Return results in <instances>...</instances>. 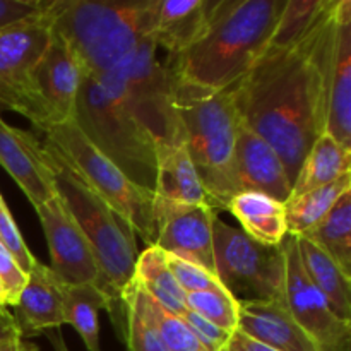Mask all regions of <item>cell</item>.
Returning a JSON list of instances; mask_svg holds the SVG:
<instances>
[{"instance_id": "6da1fadb", "label": "cell", "mask_w": 351, "mask_h": 351, "mask_svg": "<svg viewBox=\"0 0 351 351\" xmlns=\"http://www.w3.org/2000/svg\"><path fill=\"white\" fill-rule=\"evenodd\" d=\"M350 10V0H328L297 41L267 47L230 88L240 122L276 151L291 189L312 144L326 132L338 31Z\"/></svg>"}, {"instance_id": "7a4b0ae2", "label": "cell", "mask_w": 351, "mask_h": 351, "mask_svg": "<svg viewBox=\"0 0 351 351\" xmlns=\"http://www.w3.org/2000/svg\"><path fill=\"white\" fill-rule=\"evenodd\" d=\"M287 0H211L194 43L163 62L173 101L206 98L235 86L273 38Z\"/></svg>"}, {"instance_id": "3957f363", "label": "cell", "mask_w": 351, "mask_h": 351, "mask_svg": "<svg viewBox=\"0 0 351 351\" xmlns=\"http://www.w3.org/2000/svg\"><path fill=\"white\" fill-rule=\"evenodd\" d=\"M158 0H51L53 29L89 74H105L151 38Z\"/></svg>"}, {"instance_id": "277c9868", "label": "cell", "mask_w": 351, "mask_h": 351, "mask_svg": "<svg viewBox=\"0 0 351 351\" xmlns=\"http://www.w3.org/2000/svg\"><path fill=\"white\" fill-rule=\"evenodd\" d=\"M43 147L55 191L91 245L101 273L99 290L108 297L113 314V308L122 305V295L136 271L139 254L132 230L75 173L71 163L51 144L43 141Z\"/></svg>"}, {"instance_id": "5b68a950", "label": "cell", "mask_w": 351, "mask_h": 351, "mask_svg": "<svg viewBox=\"0 0 351 351\" xmlns=\"http://www.w3.org/2000/svg\"><path fill=\"white\" fill-rule=\"evenodd\" d=\"M72 120L86 139L130 182L154 194L156 144L136 117L103 88L96 75L86 71Z\"/></svg>"}, {"instance_id": "8992f818", "label": "cell", "mask_w": 351, "mask_h": 351, "mask_svg": "<svg viewBox=\"0 0 351 351\" xmlns=\"http://www.w3.org/2000/svg\"><path fill=\"white\" fill-rule=\"evenodd\" d=\"M187 149L199 182L215 213L226 211L239 194L235 178V137L239 125L232 89L206 98L177 101Z\"/></svg>"}, {"instance_id": "52a82bcc", "label": "cell", "mask_w": 351, "mask_h": 351, "mask_svg": "<svg viewBox=\"0 0 351 351\" xmlns=\"http://www.w3.org/2000/svg\"><path fill=\"white\" fill-rule=\"evenodd\" d=\"M156 51V45L147 38L108 72L93 75L147 130L160 158L184 146V129L167 69L158 60Z\"/></svg>"}, {"instance_id": "ba28073f", "label": "cell", "mask_w": 351, "mask_h": 351, "mask_svg": "<svg viewBox=\"0 0 351 351\" xmlns=\"http://www.w3.org/2000/svg\"><path fill=\"white\" fill-rule=\"evenodd\" d=\"M45 141L71 163L75 173L117 213L147 247L156 243L154 194L130 182L79 130L74 120L45 130Z\"/></svg>"}, {"instance_id": "9c48e42d", "label": "cell", "mask_w": 351, "mask_h": 351, "mask_svg": "<svg viewBox=\"0 0 351 351\" xmlns=\"http://www.w3.org/2000/svg\"><path fill=\"white\" fill-rule=\"evenodd\" d=\"M215 274L237 302L285 300L283 247L266 245L215 218Z\"/></svg>"}, {"instance_id": "30bf717a", "label": "cell", "mask_w": 351, "mask_h": 351, "mask_svg": "<svg viewBox=\"0 0 351 351\" xmlns=\"http://www.w3.org/2000/svg\"><path fill=\"white\" fill-rule=\"evenodd\" d=\"M51 3V0H50ZM0 29V105L40 127L33 71L50 43L53 23L48 9Z\"/></svg>"}, {"instance_id": "8fae6325", "label": "cell", "mask_w": 351, "mask_h": 351, "mask_svg": "<svg viewBox=\"0 0 351 351\" xmlns=\"http://www.w3.org/2000/svg\"><path fill=\"white\" fill-rule=\"evenodd\" d=\"M285 254V304L291 317L317 343L321 351H348L351 322L332 312L328 298L314 287L302 266L297 237L287 233L281 240Z\"/></svg>"}, {"instance_id": "7c38bea8", "label": "cell", "mask_w": 351, "mask_h": 351, "mask_svg": "<svg viewBox=\"0 0 351 351\" xmlns=\"http://www.w3.org/2000/svg\"><path fill=\"white\" fill-rule=\"evenodd\" d=\"M82 75L84 67L75 51L53 29L50 43L33 71V93L40 117L38 129L45 132L74 119Z\"/></svg>"}, {"instance_id": "4fadbf2b", "label": "cell", "mask_w": 351, "mask_h": 351, "mask_svg": "<svg viewBox=\"0 0 351 351\" xmlns=\"http://www.w3.org/2000/svg\"><path fill=\"white\" fill-rule=\"evenodd\" d=\"M34 209L48 243L50 269L57 280L65 287H101V273L91 245L60 195H53L50 201Z\"/></svg>"}, {"instance_id": "5bb4252c", "label": "cell", "mask_w": 351, "mask_h": 351, "mask_svg": "<svg viewBox=\"0 0 351 351\" xmlns=\"http://www.w3.org/2000/svg\"><path fill=\"white\" fill-rule=\"evenodd\" d=\"M156 243L165 254L191 261L215 274L213 223L216 213L208 204L170 208L154 204ZM216 276V274H215Z\"/></svg>"}, {"instance_id": "9a60e30c", "label": "cell", "mask_w": 351, "mask_h": 351, "mask_svg": "<svg viewBox=\"0 0 351 351\" xmlns=\"http://www.w3.org/2000/svg\"><path fill=\"white\" fill-rule=\"evenodd\" d=\"M0 165L19 185L34 208L50 201L55 191L53 177L45 156L43 143L27 130L10 127L0 115Z\"/></svg>"}, {"instance_id": "2e32d148", "label": "cell", "mask_w": 351, "mask_h": 351, "mask_svg": "<svg viewBox=\"0 0 351 351\" xmlns=\"http://www.w3.org/2000/svg\"><path fill=\"white\" fill-rule=\"evenodd\" d=\"M235 178L240 192H261L283 204L290 199L291 184L281 158L240 119L235 137Z\"/></svg>"}, {"instance_id": "e0dca14e", "label": "cell", "mask_w": 351, "mask_h": 351, "mask_svg": "<svg viewBox=\"0 0 351 351\" xmlns=\"http://www.w3.org/2000/svg\"><path fill=\"white\" fill-rule=\"evenodd\" d=\"M14 308V324L23 339L57 331L65 324L64 285L50 267L38 261L27 274V283Z\"/></svg>"}, {"instance_id": "ac0fdd59", "label": "cell", "mask_w": 351, "mask_h": 351, "mask_svg": "<svg viewBox=\"0 0 351 351\" xmlns=\"http://www.w3.org/2000/svg\"><path fill=\"white\" fill-rule=\"evenodd\" d=\"M239 329L276 351H321L291 317L285 300L239 302Z\"/></svg>"}, {"instance_id": "d6986e66", "label": "cell", "mask_w": 351, "mask_h": 351, "mask_svg": "<svg viewBox=\"0 0 351 351\" xmlns=\"http://www.w3.org/2000/svg\"><path fill=\"white\" fill-rule=\"evenodd\" d=\"M211 0H158L151 40L167 57L184 51L201 34Z\"/></svg>"}, {"instance_id": "ffe728a7", "label": "cell", "mask_w": 351, "mask_h": 351, "mask_svg": "<svg viewBox=\"0 0 351 351\" xmlns=\"http://www.w3.org/2000/svg\"><path fill=\"white\" fill-rule=\"evenodd\" d=\"M326 134L351 149V10L339 24Z\"/></svg>"}, {"instance_id": "44dd1931", "label": "cell", "mask_w": 351, "mask_h": 351, "mask_svg": "<svg viewBox=\"0 0 351 351\" xmlns=\"http://www.w3.org/2000/svg\"><path fill=\"white\" fill-rule=\"evenodd\" d=\"M154 204L170 206V208L209 206L208 195L199 182L185 146L175 147L158 158Z\"/></svg>"}, {"instance_id": "7402d4cb", "label": "cell", "mask_w": 351, "mask_h": 351, "mask_svg": "<svg viewBox=\"0 0 351 351\" xmlns=\"http://www.w3.org/2000/svg\"><path fill=\"white\" fill-rule=\"evenodd\" d=\"M302 266L314 287L328 298L332 312L341 321L351 322V278L319 245L297 237Z\"/></svg>"}, {"instance_id": "603a6c76", "label": "cell", "mask_w": 351, "mask_h": 351, "mask_svg": "<svg viewBox=\"0 0 351 351\" xmlns=\"http://www.w3.org/2000/svg\"><path fill=\"white\" fill-rule=\"evenodd\" d=\"M226 211L239 219L243 233L266 245H280L288 233L285 204L261 192H240Z\"/></svg>"}, {"instance_id": "cb8c5ba5", "label": "cell", "mask_w": 351, "mask_h": 351, "mask_svg": "<svg viewBox=\"0 0 351 351\" xmlns=\"http://www.w3.org/2000/svg\"><path fill=\"white\" fill-rule=\"evenodd\" d=\"M348 173H351V149L341 146L338 141L324 132L312 144L311 151L305 156L295 178L290 199L300 197L314 189L332 184Z\"/></svg>"}, {"instance_id": "d4e9b609", "label": "cell", "mask_w": 351, "mask_h": 351, "mask_svg": "<svg viewBox=\"0 0 351 351\" xmlns=\"http://www.w3.org/2000/svg\"><path fill=\"white\" fill-rule=\"evenodd\" d=\"M134 280L168 314L182 317L187 311L185 305L187 295L178 287L177 280L171 274L165 259V252L156 245L146 247V250L137 256Z\"/></svg>"}, {"instance_id": "484cf974", "label": "cell", "mask_w": 351, "mask_h": 351, "mask_svg": "<svg viewBox=\"0 0 351 351\" xmlns=\"http://www.w3.org/2000/svg\"><path fill=\"white\" fill-rule=\"evenodd\" d=\"M351 191V173L332 184L314 189L300 197L285 202V219L290 235L304 237L328 216L345 192Z\"/></svg>"}, {"instance_id": "4316f807", "label": "cell", "mask_w": 351, "mask_h": 351, "mask_svg": "<svg viewBox=\"0 0 351 351\" xmlns=\"http://www.w3.org/2000/svg\"><path fill=\"white\" fill-rule=\"evenodd\" d=\"M65 324H71L84 341L88 351H101L99 346V311L112 312L108 297L95 285L65 287L64 285Z\"/></svg>"}, {"instance_id": "83f0119b", "label": "cell", "mask_w": 351, "mask_h": 351, "mask_svg": "<svg viewBox=\"0 0 351 351\" xmlns=\"http://www.w3.org/2000/svg\"><path fill=\"white\" fill-rule=\"evenodd\" d=\"M304 239L321 247L351 278V191L338 199L328 216Z\"/></svg>"}, {"instance_id": "f1b7e54d", "label": "cell", "mask_w": 351, "mask_h": 351, "mask_svg": "<svg viewBox=\"0 0 351 351\" xmlns=\"http://www.w3.org/2000/svg\"><path fill=\"white\" fill-rule=\"evenodd\" d=\"M125 307V341L129 351H167L154 324L151 297L132 278L122 295Z\"/></svg>"}, {"instance_id": "f546056e", "label": "cell", "mask_w": 351, "mask_h": 351, "mask_svg": "<svg viewBox=\"0 0 351 351\" xmlns=\"http://www.w3.org/2000/svg\"><path fill=\"white\" fill-rule=\"evenodd\" d=\"M185 305L225 331L235 332L239 328V302L223 287L187 293Z\"/></svg>"}, {"instance_id": "4dcf8cb0", "label": "cell", "mask_w": 351, "mask_h": 351, "mask_svg": "<svg viewBox=\"0 0 351 351\" xmlns=\"http://www.w3.org/2000/svg\"><path fill=\"white\" fill-rule=\"evenodd\" d=\"M326 3L328 0H287L267 47L283 48L297 41L321 14Z\"/></svg>"}, {"instance_id": "1f68e13d", "label": "cell", "mask_w": 351, "mask_h": 351, "mask_svg": "<svg viewBox=\"0 0 351 351\" xmlns=\"http://www.w3.org/2000/svg\"><path fill=\"white\" fill-rule=\"evenodd\" d=\"M151 312L167 351H206L184 319L168 314L153 298H151Z\"/></svg>"}, {"instance_id": "d6a6232c", "label": "cell", "mask_w": 351, "mask_h": 351, "mask_svg": "<svg viewBox=\"0 0 351 351\" xmlns=\"http://www.w3.org/2000/svg\"><path fill=\"white\" fill-rule=\"evenodd\" d=\"M0 243L9 250V254L16 259L21 269L26 274H29L34 264L38 263V259L27 249L26 242H24L19 228L16 226V221H14L2 194H0Z\"/></svg>"}, {"instance_id": "836d02e7", "label": "cell", "mask_w": 351, "mask_h": 351, "mask_svg": "<svg viewBox=\"0 0 351 351\" xmlns=\"http://www.w3.org/2000/svg\"><path fill=\"white\" fill-rule=\"evenodd\" d=\"M165 259H167L168 267H170L171 274L177 280L178 287L185 291V295L221 287V283H219L215 274L208 273L204 267L197 266L191 261L180 259V257L171 256V254H165Z\"/></svg>"}, {"instance_id": "e575fe53", "label": "cell", "mask_w": 351, "mask_h": 351, "mask_svg": "<svg viewBox=\"0 0 351 351\" xmlns=\"http://www.w3.org/2000/svg\"><path fill=\"white\" fill-rule=\"evenodd\" d=\"M182 319H184L185 324L189 326V329L194 332V336L199 339V343L204 346L206 351L228 350L230 339H232L233 332L218 328L216 324L206 321L204 317H201V315L195 314V312L189 311V308L184 312Z\"/></svg>"}, {"instance_id": "d590c367", "label": "cell", "mask_w": 351, "mask_h": 351, "mask_svg": "<svg viewBox=\"0 0 351 351\" xmlns=\"http://www.w3.org/2000/svg\"><path fill=\"white\" fill-rule=\"evenodd\" d=\"M0 281L5 291V304L14 307L21 291L27 283V274L16 263L9 250L0 243Z\"/></svg>"}, {"instance_id": "8d00e7d4", "label": "cell", "mask_w": 351, "mask_h": 351, "mask_svg": "<svg viewBox=\"0 0 351 351\" xmlns=\"http://www.w3.org/2000/svg\"><path fill=\"white\" fill-rule=\"evenodd\" d=\"M50 0H0V29L43 12Z\"/></svg>"}, {"instance_id": "74e56055", "label": "cell", "mask_w": 351, "mask_h": 351, "mask_svg": "<svg viewBox=\"0 0 351 351\" xmlns=\"http://www.w3.org/2000/svg\"><path fill=\"white\" fill-rule=\"evenodd\" d=\"M228 350H232V351H276V350L269 348V346L263 345V343L256 341V339L249 338L247 335L240 332L239 329H237V331L232 335Z\"/></svg>"}, {"instance_id": "f35d334b", "label": "cell", "mask_w": 351, "mask_h": 351, "mask_svg": "<svg viewBox=\"0 0 351 351\" xmlns=\"http://www.w3.org/2000/svg\"><path fill=\"white\" fill-rule=\"evenodd\" d=\"M19 331H17L16 324H14V319H9V321H0V343L5 341V339L10 338H17Z\"/></svg>"}, {"instance_id": "ab89813d", "label": "cell", "mask_w": 351, "mask_h": 351, "mask_svg": "<svg viewBox=\"0 0 351 351\" xmlns=\"http://www.w3.org/2000/svg\"><path fill=\"white\" fill-rule=\"evenodd\" d=\"M27 346V341L23 338H10L0 343V351H24Z\"/></svg>"}, {"instance_id": "60d3db41", "label": "cell", "mask_w": 351, "mask_h": 351, "mask_svg": "<svg viewBox=\"0 0 351 351\" xmlns=\"http://www.w3.org/2000/svg\"><path fill=\"white\" fill-rule=\"evenodd\" d=\"M48 335V338L51 339V341H53V346H55V350L57 351H69L67 350V346H65V343H64V339H62V336H60V331H50V332H47Z\"/></svg>"}, {"instance_id": "b9f144b4", "label": "cell", "mask_w": 351, "mask_h": 351, "mask_svg": "<svg viewBox=\"0 0 351 351\" xmlns=\"http://www.w3.org/2000/svg\"><path fill=\"white\" fill-rule=\"evenodd\" d=\"M9 319H12V315L7 312L5 307H0V321H9Z\"/></svg>"}, {"instance_id": "7bdbcfd3", "label": "cell", "mask_w": 351, "mask_h": 351, "mask_svg": "<svg viewBox=\"0 0 351 351\" xmlns=\"http://www.w3.org/2000/svg\"><path fill=\"white\" fill-rule=\"evenodd\" d=\"M0 307H7V304H5V291H3L2 281H0Z\"/></svg>"}, {"instance_id": "ee69618b", "label": "cell", "mask_w": 351, "mask_h": 351, "mask_svg": "<svg viewBox=\"0 0 351 351\" xmlns=\"http://www.w3.org/2000/svg\"><path fill=\"white\" fill-rule=\"evenodd\" d=\"M24 351H38V348L34 345H31V343H27V346H26V350Z\"/></svg>"}, {"instance_id": "f6af8a7d", "label": "cell", "mask_w": 351, "mask_h": 351, "mask_svg": "<svg viewBox=\"0 0 351 351\" xmlns=\"http://www.w3.org/2000/svg\"><path fill=\"white\" fill-rule=\"evenodd\" d=\"M228 351H232V350H228Z\"/></svg>"}, {"instance_id": "bcb514c9", "label": "cell", "mask_w": 351, "mask_h": 351, "mask_svg": "<svg viewBox=\"0 0 351 351\" xmlns=\"http://www.w3.org/2000/svg\"><path fill=\"white\" fill-rule=\"evenodd\" d=\"M226 351H228V350H226Z\"/></svg>"}]
</instances>
